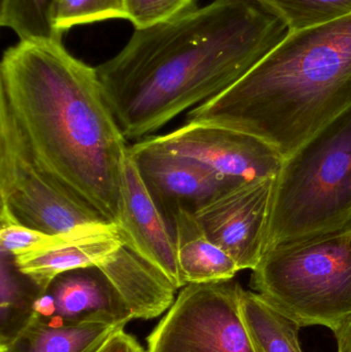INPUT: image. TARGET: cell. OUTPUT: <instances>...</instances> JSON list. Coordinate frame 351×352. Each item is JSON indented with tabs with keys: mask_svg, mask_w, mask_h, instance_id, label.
<instances>
[{
	"mask_svg": "<svg viewBox=\"0 0 351 352\" xmlns=\"http://www.w3.org/2000/svg\"><path fill=\"white\" fill-rule=\"evenodd\" d=\"M288 33L261 0H214L135 29L97 76L125 138L140 140L230 88Z\"/></svg>",
	"mask_w": 351,
	"mask_h": 352,
	"instance_id": "cell-1",
	"label": "cell"
},
{
	"mask_svg": "<svg viewBox=\"0 0 351 352\" xmlns=\"http://www.w3.org/2000/svg\"><path fill=\"white\" fill-rule=\"evenodd\" d=\"M0 100L39 164L117 226L130 146L96 67L72 56L62 41H20L2 57Z\"/></svg>",
	"mask_w": 351,
	"mask_h": 352,
	"instance_id": "cell-2",
	"label": "cell"
},
{
	"mask_svg": "<svg viewBox=\"0 0 351 352\" xmlns=\"http://www.w3.org/2000/svg\"><path fill=\"white\" fill-rule=\"evenodd\" d=\"M350 105L351 14L288 33L187 123L253 134L286 159Z\"/></svg>",
	"mask_w": 351,
	"mask_h": 352,
	"instance_id": "cell-3",
	"label": "cell"
},
{
	"mask_svg": "<svg viewBox=\"0 0 351 352\" xmlns=\"http://www.w3.org/2000/svg\"><path fill=\"white\" fill-rule=\"evenodd\" d=\"M350 225L351 105L284 159L265 252Z\"/></svg>",
	"mask_w": 351,
	"mask_h": 352,
	"instance_id": "cell-4",
	"label": "cell"
},
{
	"mask_svg": "<svg viewBox=\"0 0 351 352\" xmlns=\"http://www.w3.org/2000/svg\"><path fill=\"white\" fill-rule=\"evenodd\" d=\"M251 289L301 327L332 332L351 316V225L267 250Z\"/></svg>",
	"mask_w": 351,
	"mask_h": 352,
	"instance_id": "cell-5",
	"label": "cell"
},
{
	"mask_svg": "<svg viewBox=\"0 0 351 352\" xmlns=\"http://www.w3.org/2000/svg\"><path fill=\"white\" fill-rule=\"evenodd\" d=\"M0 223L63 234L109 223L74 197L35 158L0 100Z\"/></svg>",
	"mask_w": 351,
	"mask_h": 352,
	"instance_id": "cell-6",
	"label": "cell"
},
{
	"mask_svg": "<svg viewBox=\"0 0 351 352\" xmlns=\"http://www.w3.org/2000/svg\"><path fill=\"white\" fill-rule=\"evenodd\" d=\"M236 281L189 283L148 338V352H258Z\"/></svg>",
	"mask_w": 351,
	"mask_h": 352,
	"instance_id": "cell-7",
	"label": "cell"
},
{
	"mask_svg": "<svg viewBox=\"0 0 351 352\" xmlns=\"http://www.w3.org/2000/svg\"><path fill=\"white\" fill-rule=\"evenodd\" d=\"M275 177L237 184L194 211L210 240L240 270H253L265 252Z\"/></svg>",
	"mask_w": 351,
	"mask_h": 352,
	"instance_id": "cell-8",
	"label": "cell"
},
{
	"mask_svg": "<svg viewBox=\"0 0 351 352\" xmlns=\"http://www.w3.org/2000/svg\"><path fill=\"white\" fill-rule=\"evenodd\" d=\"M148 138L165 150L195 159L238 182L276 177L284 161L265 140L223 126L185 123L170 133Z\"/></svg>",
	"mask_w": 351,
	"mask_h": 352,
	"instance_id": "cell-9",
	"label": "cell"
},
{
	"mask_svg": "<svg viewBox=\"0 0 351 352\" xmlns=\"http://www.w3.org/2000/svg\"><path fill=\"white\" fill-rule=\"evenodd\" d=\"M117 228L126 245L160 269L177 289L185 287L172 223L146 186L130 146L124 164Z\"/></svg>",
	"mask_w": 351,
	"mask_h": 352,
	"instance_id": "cell-10",
	"label": "cell"
},
{
	"mask_svg": "<svg viewBox=\"0 0 351 352\" xmlns=\"http://www.w3.org/2000/svg\"><path fill=\"white\" fill-rule=\"evenodd\" d=\"M130 152L146 186L168 219L177 207L195 211L224 190L245 184L225 177L195 159L165 150L148 138L130 146Z\"/></svg>",
	"mask_w": 351,
	"mask_h": 352,
	"instance_id": "cell-11",
	"label": "cell"
},
{
	"mask_svg": "<svg viewBox=\"0 0 351 352\" xmlns=\"http://www.w3.org/2000/svg\"><path fill=\"white\" fill-rule=\"evenodd\" d=\"M33 316L59 324L107 318L126 326L134 320L131 310L96 266L58 275L39 294Z\"/></svg>",
	"mask_w": 351,
	"mask_h": 352,
	"instance_id": "cell-12",
	"label": "cell"
},
{
	"mask_svg": "<svg viewBox=\"0 0 351 352\" xmlns=\"http://www.w3.org/2000/svg\"><path fill=\"white\" fill-rule=\"evenodd\" d=\"M131 310L134 320L161 316L174 303V283L160 269L125 243L98 265Z\"/></svg>",
	"mask_w": 351,
	"mask_h": 352,
	"instance_id": "cell-13",
	"label": "cell"
},
{
	"mask_svg": "<svg viewBox=\"0 0 351 352\" xmlns=\"http://www.w3.org/2000/svg\"><path fill=\"white\" fill-rule=\"evenodd\" d=\"M124 328L125 324L107 318L59 324L32 316L14 338L0 344V352H96Z\"/></svg>",
	"mask_w": 351,
	"mask_h": 352,
	"instance_id": "cell-14",
	"label": "cell"
},
{
	"mask_svg": "<svg viewBox=\"0 0 351 352\" xmlns=\"http://www.w3.org/2000/svg\"><path fill=\"white\" fill-rule=\"evenodd\" d=\"M177 262L185 285L231 280L240 269L206 235L194 211L177 207L170 213Z\"/></svg>",
	"mask_w": 351,
	"mask_h": 352,
	"instance_id": "cell-15",
	"label": "cell"
},
{
	"mask_svg": "<svg viewBox=\"0 0 351 352\" xmlns=\"http://www.w3.org/2000/svg\"><path fill=\"white\" fill-rule=\"evenodd\" d=\"M123 244L117 226L31 256L14 258L16 268L41 293L62 273L98 266Z\"/></svg>",
	"mask_w": 351,
	"mask_h": 352,
	"instance_id": "cell-16",
	"label": "cell"
},
{
	"mask_svg": "<svg viewBox=\"0 0 351 352\" xmlns=\"http://www.w3.org/2000/svg\"><path fill=\"white\" fill-rule=\"evenodd\" d=\"M240 310L258 352H304L299 339L302 327L260 294L241 289Z\"/></svg>",
	"mask_w": 351,
	"mask_h": 352,
	"instance_id": "cell-17",
	"label": "cell"
},
{
	"mask_svg": "<svg viewBox=\"0 0 351 352\" xmlns=\"http://www.w3.org/2000/svg\"><path fill=\"white\" fill-rule=\"evenodd\" d=\"M1 342L14 338L33 316V306L41 289L23 277L14 264V258L1 252Z\"/></svg>",
	"mask_w": 351,
	"mask_h": 352,
	"instance_id": "cell-18",
	"label": "cell"
},
{
	"mask_svg": "<svg viewBox=\"0 0 351 352\" xmlns=\"http://www.w3.org/2000/svg\"><path fill=\"white\" fill-rule=\"evenodd\" d=\"M53 0H0V24L20 41H62L52 23Z\"/></svg>",
	"mask_w": 351,
	"mask_h": 352,
	"instance_id": "cell-19",
	"label": "cell"
},
{
	"mask_svg": "<svg viewBox=\"0 0 351 352\" xmlns=\"http://www.w3.org/2000/svg\"><path fill=\"white\" fill-rule=\"evenodd\" d=\"M0 246L1 252L12 256V258L31 256L56 246L63 245L68 242L97 232L103 231L115 223H102L91 227L82 228L76 231L63 234H49L38 230L30 229L16 223H0Z\"/></svg>",
	"mask_w": 351,
	"mask_h": 352,
	"instance_id": "cell-20",
	"label": "cell"
},
{
	"mask_svg": "<svg viewBox=\"0 0 351 352\" xmlns=\"http://www.w3.org/2000/svg\"><path fill=\"white\" fill-rule=\"evenodd\" d=\"M288 25L290 32L311 28L351 14V0H261Z\"/></svg>",
	"mask_w": 351,
	"mask_h": 352,
	"instance_id": "cell-21",
	"label": "cell"
},
{
	"mask_svg": "<svg viewBox=\"0 0 351 352\" xmlns=\"http://www.w3.org/2000/svg\"><path fill=\"white\" fill-rule=\"evenodd\" d=\"M51 19L58 32L109 19H126L125 0H53Z\"/></svg>",
	"mask_w": 351,
	"mask_h": 352,
	"instance_id": "cell-22",
	"label": "cell"
},
{
	"mask_svg": "<svg viewBox=\"0 0 351 352\" xmlns=\"http://www.w3.org/2000/svg\"><path fill=\"white\" fill-rule=\"evenodd\" d=\"M195 8V0H125L126 19L135 29L150 28Z\"/></svg>",
	"mask_w": 351,
	"mask_h": 352,
	"instance_id": "cell-23",
	"label": "cell"
},
{
	"mask_svg": "<svg viewBox=\"0 0 351 352\" xmlns=\"http://www.w3.org/2000/svg\"><path fill=\"white\" fill-rule=\"evenodd\" d=\"M96 352H148L124 329L115 331Z\"/></svg>",
	"mask_w": 351,
	"mask_h": 352,
	"instance_id": "cell-24",
	"label": "cell"
},
{
	"mask_svg": "<svg viewBox=\"0 0 351 352\" xmlns=\"http://www.w3.org/2000/svg\"><path fill=\"white\" fill-rule=\"evenodd\" d=\"M333 334L337 343V352H351V316Z\"/></svg>",
	"mask_w": 351,
	"mask_h": 352,
	"instance_id": "cell-25",
	"label": "cell"
}]
</instances>
